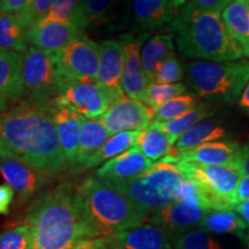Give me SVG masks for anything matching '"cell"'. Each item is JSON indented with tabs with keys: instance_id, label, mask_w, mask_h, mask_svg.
Masks as SVG:
<instances>
[{
	"instance_id": "cell-45",
	"label": "cell",
	"mask_w": 249,
	"mask_h": 249,
	"mask_svg": "<svg viewBox=\"0 0 249 249\" xmlns=\"http://www.w3.org/2000/svg\"><path fill=\"white\" fill-rule=\"evenodd\" d=\"M239 203L244 201H249V177H242L236 192Z\"/></svg>"
},
{
	"instance_id": "cell-23",
	"label": "cell",
	"mask_w": 249,
	"mask_h": 249,
	"mask_svg": "<svg viewBox=\"0 0 249 249\" xmlns=\"http://www.w3.org/2000/svg\"><path fill=\"white\" fill-rule=\"evenodd\" d=\"M226 136L227 132L219 123L210 119L202 120L201 123L195 124L191 129L187 130L185 134H182L177 140V142L174 143L170 154L161 160H169L178 158L181 155L186 154V152L204 144V143L222 140L226 138Z\"/></svg>"
},
{
	"instance_id": "cell-1",
	"label": "cell",
	"mask_w": 249,
	"mask_h": 249,
	"mask_svg": "<svg viewBox=\"0 0 249 249\" xmlns=\"http://www.w3.org/2000/svg\"><path fill=\"white\" fill-rule=\"evenodd\" d=\"M0 156L49 176L66 166L53 120V103L26 99L0 114Z\"/></svg>"
},
{
	"instance_id": "cell-43",
	"label": "cell",
	"mask_w": 249,
	"mask_h": 249,
	"mask_svg": "<svg viewBox=\"0 0 249 249\" xmlns=\"http://www.w3.org/2000/svg\"><path fill=\"white\" fill-rule=\"evenodd\" d=\"M236 171H239L244 177H249V140L241 147Z\"/></svg>"
},
{
	"instance_id": "cell-35",
	"label": "cell",
	"mask_w": 249,
	"mask_h": 249,
	"mask_svg": "<svg viewBox=\"0 0 249 249\" xmlns=\"http://www.w3.org/2000/svg\"><path fill=\"white\" fill-rule=\"evenodd\" d=\"M187 91V86L183 83L174 85H157L150 83L139 96V101L152 110H157L161 105L171 99L179 97Z\"/></svg>"
},
{
	"instance_id": "cell-16",
	"label": "cell",
	"mask_w": 249,
	"mask_h": 249,
	"mask_svg": "<svg viewBox=\"0 0 249 249\" xmlns=\"http://www.w3.org/2000/svg\"><path fill=\"white\" fill-rule=\"evenodd\" d=\"M210 210L189 203H174L149 213L148 222L170 232L198 229Z\"/></svg>"
},
{
	"instance_id": "cell-28",
	"label": "cell",
	"mask_w": 249,
	"mask_h": 249,
	"mask_svg": "<svg viewBox=\"0 0 249 249\" xmlns=\"http://www.w3.org/2000/svg\"><path fill=\"white\" fill-rule=\"evenodd\" d=\"M176 143L166 133L154 126L140 132L135 147L151 161L161 160L170 154L171 149Z\"/></svg>"
},
{
	"instance_id": "cell-2",
	"label": "cell",
	"mask_w": 249,
	"mask_h": 249,
	"mask_svg": "<svg viewBox=\"0 0 249 249\" xmlns=\"http://www.w3.org/2000/svg\"><path fill=\"white\" fill-rule=\"evenodd\" d=\"M24 224L30 230L31 249H71L80 242L99 238L79 188L68 181L34 201Z\"/></svg>"
},
{
	"instance_id": "cell-36",
	"label": "cell",
	"mask_w": 249,
	"mask_h": 249,
	"mask_svg": "<svg viewBox=\"0 0 249 249\" xmlns=\"http://www.w3.org/2000/svg\"><path fill=\"white\" fill-rule=\"evenodd\" d=\"M198 104L196 95H181L171 101L166 102L165 104L154 110V120L152 124L166 123V121L173 120L179 118L186 112L194 108Z\"/></svg>"
},
{
	"instance_id": "cell-21",
	"label": "cell",
	"mask_w": 249,
	"mask_h": 249,
	"mask_svg": "<svg viewBox=\"0 0 249 249\" xmlns=\"http://www.w3.org/2000/svg\"><path fill=\"white\" fill-rule=\"evenodd\" d=\"M82 33L73 24L49 22L39 23L27 29V44L43 51L58 53Z\"/></svg>"
},
{
	"instance_id": "cell-41",
	"label": "cell",
	"mask_w": 249,
	"mask_h": 249,
	"mask_svg": "<svg viewBox=\"0 0 249 249\" xmlns=\"http://www.w3.org/2000/svg\"><path fill=\"white\" fill-rule=\"evenodd\" d=\"M14 191L7 183L0 185V214H7L14 200Z\"/></svg>"
},
{
	"instance_id": "cell-33",
	"label": "cell",
	"mask_w": 249,
	"mask_h": 249,
	"mask_svg": "<svg viewBox=\"0 0 249 249\" xmlns=\"http://www.w3.org/2000/svg\"><path fill=\"white\" fill-rule=\"evenodd\" d=\"M170 233L173 249H224L210 233L201 229Z\"/></svg>"
},
{
	"instance_id": "cell-6",
	"label": "cell",
	"mask_w": 249,
	"mask_h": 249,
	"mask_svg": "<svg viewBox=\"0 0 249 249\" xmlns=\"http://www.w3.org/2000/svg\"><path fill=\"white\" fill-rule=\"evenodd\" d=\"M182 180L185 177L176 165L158 161L139 178L111 186L150 213L176 203L177 191Z\"/></svg>"
},
{
	"instance_id": "cell-22",
	"label": "cell",
	"mask_w": 249,
	"mask_h": 249,
	"mask_svg": "<svg viewBox=\"0 0 249 249\" xmlns=\"http://www.w3.org/2000/svg\"><path fill=\"white\" fill-rule=\"evenodd\" d=\"M82 119L83 117L70 108L53 104V120L67 166H75Z\"/></svg>"
},
{
	"instance_id": "cell-10",
	"label": "cell",
	"mask_w": 249,
	"mask_h": 249,
	"mask_svg": "<svg viewBox=\"0 0 249 249\" xmlns=\"http://www.w3.org/2000/svg\"><path fill=\"white\" fill-rule=\"evenodd\" d=\"M52 103L70 108L86 119L97 120L108 110L113 99L97 82H68L61 95Z\"/></svg>"
},
{
	"instance_id": "cell-46",
	"label": "cell",
	"mask_w": 249,
	"mask_h": 249,
	"mask_svg": "<svg viewBox=\"0 0 249 249\" xmlns=\"http://www.w3.org/2000/svg\"><path fill=\"white\" fill-rule=\"evenodd\" d=\"M234 211L239 213V216L241 217V219L244 220L245 224L249 229V201L240 202V203L235 207Z\"/></svg>"
},
{
	"instance_id": "cell-8",
	"label": "cell",
	"mask_w": 249,
	"mask_h": 249,
	"mask_svg": "<svg viewBox=\"0 0 249 249\" xmlns=\"http://www.w3.org/2000/svg\"><path fill=\"white\" fill-rule=\"evenodd\" d=\"M23 82L28 99L51 103L58 98L67 86L59 71L55 53L28 46L23 55Z\"/></svg>"
},
{
	"instance_id": "cell-26",
	"label": "cell",
	"mask_w": 249,
	"mask_h": 249,
	"mask_svg": "<svg viewBox=\"0 0 249 249\" xmlns=\"http://www.w3.org/2000/svg\"><path fill=\"white\" fill-rule=\"evenodd\" d=\"M173 38V34H157L152 36L142 48V68L150 83H152L158 65L174 54Z\"/></svg>"
},
{
	"instance_id": "cell-30",
	"label": "cell",
	"mask_w": 249,
	"mask_h": 249,
	"mask_svg": "<svg viewBox=\"0 0 249 249\" xmlns=\"http://www.w3.org/2000/svg\"><path fill=\"white\" fill-rule=\"evenodd\" d=\"M27 30L17 15L0 13V50L24 53L28 49Z\"/></svg>"
},
{
	"instance_id": "cell-13",
	"label": "cell",
	"mask_w": 249,
	"mask_h": 249,
	"mask_svg": "<svg viewBox=\"0 0 249 249\" xmlns=\"http://www.w3.org/2000/svg\"><path fill=\"white\" fill-rule=\"evenodd\" d=\"M97 83L114 101L124 96L121 80L124 71V44L121 39H105L98 44Z\"/></svg>"
},
{
	"instance_id": "cell-32",
	"label": "cell",
	"mask_w": 249,
	"mask_h": 249,
	"mask_svg": "<svg viewBox=\"0 0 249 249\" xmlns=\"http://www.w3.org/2000/svg\"><path fill=\"white\" fill-rule=\"evenodd\" d=\"M211 112V107L207 103H198L197 105L192 110L186 112L185 114L180 116L176 119L166 121V123L160 124H151L150 126H154L156 128L160 129L161 132L166 133L173 140H178L182 134H185L187 130H189L195 124L204 120L205 117H208Z\"/></svg>"
},
{
	"instance_id": "cell-19",
	"label": "cell",
	"mask_w": 249,
	"mask_h": 249,
	"mask_svg": "<svg viewBox=\"0 0 249 249\" xmlns=\"http://www.w3.org/2000/svg\"><path fill=\"white\" fill-rule=\"evenodd\" d=\"M107 239L110 249H173L170 231L152 224L133 227Z\"/></svg>"
},
{
	"instance_id": "cell-4",
	"label": "cell",
	"mask_w": 249,
	"mask_h": 249,
	"mask_svg": "<svg viewBox=\"0 0 249 249\" xmlns=\"http://www.w3.org/2000/svg\"><path fill=\"white\" fill-rule=\"evenodd\" d=\"M77 188L99 238H111L148 220L149 213L97 177H90Z\"/></svg>"
},
{
	"instance_id": "cell-40",
	"label": "cell",
	"mask_w": 249,
	"mask_h": 249,
	"mask_svg": "<svg viewBox=\"0 0 249 249\" xmlns=\"http://www.w3.org/2000/svg\"><path fill=\"white\" fill-rule=\"evenodd\" d=\"M0 249H31L29 227L22 224L0 232Z\"/></svg>"
},
{
	"instance_id": "cell-47",
	"label": "cell",
	"mask_w": 249,
	"mask_h": 249,
	"mask_svg": "<svg viewBox=\"0 0 249 249\" xmlns=\"http://www.w3.org/2000/svg\"><path fill=\"white\" fill-rule=\"evenodd\" d=\"M239 107H240L241 110L245 111L249 116V83L248 86L246 87L245 91L242 92L241 97L239 98Z\"/></svg>"
},
{
	"instance_id": "cell-31",
	"label": "cell",
	"mask_w": 249,
	"mask_h": 249,
	"mask_svg": "<svg viewBox=\"0 0 249 249\" xmlns=\"http://www.w3.org/2000/svg\"><path fill=\"white\" fill-rule=\"evenodd\" d=\"M198 229L213 234L232 233L241 238L247 225L236 211H210Z\"/></svg>"
},
{
	"instance_id": "cell-24",
	"label": "cell",
	"mask_w": 249,
	"mask_h": 249,
	"mask_svg": "<svg viewBox=\"0 0 249 249\" xmlns=\"http://www.w3.org/2000/svg\"><path fill=\"white\" fill-rule=\"evenodd\" d=\"M119 4L111 0H86L82 1L83 30L92 28L96 30L113 31L123 29L124 21L121 12H116Z\"/></svg>"
},
{
	"instance_id": "cell-17",
	"label": "cell",
	"mask_w": 249,
	"mask_h": 249,
	"mask_svg": "<svg viewBox=\"0 0 249 249\" xmlns=\"http://www.w3.org/2000/svg\"><path fill=\"white\" fill-rule=\"evenodd\" d=\"M240 151L241 147L239 143L230 141V140H220V141L204 143L174 160L161 161L170 164H177L179 161H191V163L202 165L232 167L236 170Z\"/></svg>"
},
{
	"instance_id": "cell-18",
	"label": "cell",
	"mask_w": 249,
	"mask_h": 249,
	"mask_svg": "<svg viewBox=\"0 0 249 249\" xmlns=\"http://www.w3.org/2000/svg\"><path fill=\"white\" fill-rule=\"evenodd\" d=\"M23 55L0 50V114L7 111L11 103L26 95L22 75Z\"/></svg>"
},
{
	"instance_id": "cell-44",
	"label": "cell",
	"mask_w": 249,
	"mask_h": 249,
	"mask_svg": "<svg viewBox=\"0 0 249 249\" xmlns=\"http://www.w3.org/2000/svg\"><path fill=\"white\" fill-rule=\"evenodd\" d=\"M71 249H110V246L107 238H96L80 242Z\"/></svg>"
},
{
	"instance_id": "cell-15",
	"label": "cell",
	"mask_w": 249,
	"mask_h": 249,
	"mask_svg": "<svg viewBox=\"0 0 249 249\" xmlns=\"http://www.w3.org/2000/svg\"><path fill=\"white\" fill-rule=\"evenodd\" d=\"M152 166L154 163L134 147L102 165L96 171V177L108 185H117L139 178L150 171Z\"/></svg>"
},
{
	"instance_id": "cell-48",
	"label": "cell",
	"mask_w": 249,
	"mask_h": 249,
	"mask_svg": "<svg viewBox=\"0 0 249 249\" xmlns=\"http://www.w3.org/2000/svg\"><path fill=\"white\" fill-rule=\"evenodd\" d=\"M241 239L246 242V245H247V247L249 249V234H244L241 236Z\"/></svg>"
},
{
	"instance_id": "cell-9",
	"label": "cell",
	"mask_w": 249,
	"mask_h": 249,
	"mask_svg": "<svg viewBox=\"0 0 249 249\" xmlns=\"http://www.w3.org/2000/svg\"><path fill=\"white\" fill-rule=\"evenodd\" d=\"M55 58L59 71L67 82H97L99 48L85 33L55 53Z\"/></svg>"
},
{
	"instance_id": "cell-14",
	"label": "cell",
	"mask_w": 249,
	"mask_h": 249,
	"mask_svg": "<svg viewBox=\"0 0 249 249\" xmlns=\"http://www.w3.org/2000/svg\"><path fill=\"white\" fill-rule=\"evenodd\" d=\"M148 34L135 36L134 34H124L120 37L124 44V71H123V90L129 98L139 99V96L150 85L142 68L141 52L144 39Z\"/></svg>"
},
{
	"instance_id": "cell-38",
	"label": "cell",
	"mask_w": 249,
	"mask_h": 249,
	"mask_svg": "<svg viewBox=\"0 0 249 249\" xmlns=\"http://www.w3.org/2000/svg\"><path fill=\"white\" fill-rule=\"evenodd\" d=\"M185 76V70H183L181 62L176 54L166 58L158 65L156 68L152 83L157 85H174L179 83Z\"/></svg>"
},
{
	"instance_id": "cell-25",
	"label": "cell",
	"mask_w": 249,
	"mask_h": 249,
	"mask_svg": "<svg viewBox=\"0 0 249 249\" xmlns=\"http://www.w3.org/2000/svg\"><path fill=\"white\" fill-rule=\"evenodd\" d=\"M222 18L231 35L239 43L245 57L249 58V1L235 0L222 12Z\"/></svg>"
},
{
	"instance_id": "cell-37",
	"label": "cell",
	"mask_w": 249,
	"mask_h": 249,
	"mask_svg": "<svg viewBox=\"0 0 249 249\" xmlns=\"http://www.w3.org/2000/svg\"><path fill=\"white\" fill-rule=\"evenodd\" d=\"M176 203L195 204L210 210V201L204 189L197 182L186 178L178 187L176 194Z\"/></svg>"
},
{
	"instance_id": "cell-27",
	"label": "cell",
	"mask_w": 249,
	"mask_h": 249,
	"mask_svg": "<svg viewBox=\"0 0 249 249\" xmlns=\"http://www.w3.org/2000/svg\"><path fill=\"white\" fill-rule=\"evenodd\" d=\"M111 134L98 120L82 119L80 134V144L75 166L80 169L91 156L103 147Z\"/></svg>"
},
{
	"instance_id": "cell-3",
	"label": "cell",
	"mask_w": 249,
	"mask_h": 249,
	"mask_svg": "<svg viewBox=\"0 0 249 249\" xmlns=\"http://www.w3.org/2000/svg\"><path fill=\"white\" fill-rule=\"evenodd\" d=\"M222 13L201 11L185 1L169 24L177 31V45L186 57L207 61H233L244 57L240 44L227 29Z\"/></svg>"
},
{
	"instance_id": "cell-34",
	"label": "cell",
	"mask_w": 249,
	"mask_h": 249,
	"mask_svg": "<svg viewBox=\"0 0 249 249\" xmlns=\"http://www.w3.org/2000/svg\"><path fill=\"white\" fill-rule=\"evenodd\" d=\"M59 22L76 26L83 30L82 1L77 0H53V6L44 20L40 23Z\"/></svg>"
},
{
	"instance_id": "cell-29",
	"label": "cell",
	"mask_w": 249,
	"mask_h": 249,
	"mask_svg": "<svg viewBox=\"0 0 249 249\" xmlns=\"http://www.w3.org/2000/svg\"><path fill=\"white\" fill-rule=\"evenodd\" d=\"M139 134L140 132H124L110 136L107 141L103 144V147L98 151H96L80 167V170L92 169V167L98 166L103 161H108V160H112V158L117 157V156L121 155L123 152L134 148L136 144Z\"/></svg>"
},
{
	"instance_id": "cell-12",
	"label": "cell",
	"mask_w": 249,
	"mask_h": 249,
	"mask_svg": "<svg viewBox=\"0 0 249 249\" xmlns=\"http://www.w3.org/2000/svg\"><path fill=\"white\" fill-rule=\"evenodd\" d=\"M0 173L18 194V203L22 204L43 187L49 185L51 177L23 161L0 156Z\"/></svg>"
},
{
	"instance_id": "cell-5",
	"label": "cell",
	"mask_w": 249,
	"mask_h": 249,
	"mask_svg": "<svg viewBox=\"0 0 249 249\" xmlns=\"http://www.w3.org/2000/svg\"><path fill=\"white\" fill-rule=\"evenodd\" d=\"M186 82L197 97L231 104L249 83V61H193L186 66Z\"/></svg>"
},
{
	"instance_id": "cell-42",
	"label": "cell",
	"mask_w": 249,
	"mask_h": 249,
	"mask_svg": "<svg viewBox=\"0 0 249 249\" xmlns=\"http://www.w3.org/2000/svg\"><path fill=\"white\" fill-rule=\"evenodd\" d=\"M28 4L27 0H1L0 13L18 15Z\"/></svg>"
},
{
	"instance_id": "cell-20",
	"label": "cell",
	"mask_w": 249,
	"mask_h": 249,
	"mask_svg": "<svg viewBox=\"0 0 249 249\" xmlns=\"http://www.w3.org/2000/svg\"><path fill=\"white\" fill-rule=\"evenodd\" d=\"M185 4L182 0H135L132 1L134 26L152 30L170 24Z\"/></svg>"
},
{
	"instance_id": "cell-7",
	"label": "cell",
	"mask_w": 249,
	"mask_h": 249,
	"mask_svg": "<svg viewBox=\"0 0 249 249\" xmlns=\"http://www.w3.org/2000/svg\"><path fill=\"white\" fill-rule=\"evenodd\" d=\"M186 179L197 182L207 193L211 211H234L242 174L232 167L202 165L191 161L173 164Z\"/></svg>"
},
{
	"instance_id": "cell-11",
	"label": "cell",
	"mask_w": 249,
	"mask_h": 249,
	"mask_svg": "<svg viewBox=\"0 0 249 249\" xmlns=\"http://www.w3.org/2000/svg\"><path fill=\"white\" fill-rule=\"evenodd\" d=\"M97 120L111 135L124 132H142L152 124L154 110L139 99L126 97L124 95L112 103L108 110Z\"/></svg>"
},
{
	"instance_id": "cell-39",
	"label": "cell",
	"mask_w": 249,
	"mask_h": 249,
	"mask_svg": "<svg viewBox=\"0 0 249 249\" xmlns=\"http://www.w3.org/2000/svg\"><path fill=\"white\" fill-rule=\"evenodd\" d=\"M52 6H53V0H31L28 1L23 11L17 17L20 18L21 23L27 30L42 22L48 17Z\"/></svg>"
}]
</instances>
